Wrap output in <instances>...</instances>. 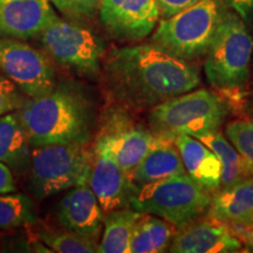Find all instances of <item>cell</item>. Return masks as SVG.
<instances>
[{
	"mask_svg": "<svg viewBox=\"0 0 253 253\" xmlns=\"http://www.w3.org/2000/svg\"><path fill=\"white\" fill-rule=\"evenodd\" d=\"M253 212V177L224 186L211 198L208 216L223 223H240Z\"/></svg>",
	"mask_w": 253,
	"mask_h": 253,
	"instance_id": "ac0fdd59",
	"label": "cell"
},
{
	"mask_svg": "<svg viewBox=\"0 0 253 253\" xmlns=\"http://www.w3.org/2000/svg\"><path fill=\"white\" fill-rule=\"evenodd\" d=\"M65 229L96 239L103 224V212L89 182L82 183L63 196L58 212Z\"/></svg>",
	"mask_w": 253,
	"mask_h": 253,
	"instance_id": "9a60e30c",
	"label": "cell"
},
{
	"mask_svg": "<svg viewBox=\"0 0 253 253\" xmlns=\"http://www.w3.org/2000/svg\"><path fill=\"white\" fill-rule=\"evenodd\" d=\"M211 198L209 191L184 173L140 186L129 208L162 218L179 230L207 212Z\"/></svg>",
	"mask_w": 253,
	"mask_h": 253,
	"instance_id": "277c9868",
	"label": "cell"
},
{
	"mask_svg": "<svg viewBox=\"0 0 253 253\" xmlns=\"http://www.w3.org/2000/svg\"><path fill=\"white\" fill-rule=\"evenodd\" d=\"M226 1L246 23L253 20V0H226Z\"/></svg>",
	"mask_w": 253,
	"mask_h": 253,
	"instance_id": "f546056e",
	"label": "cell"
},
{
	"mask_svg": "<svg viewBox=\"0 0 253 253\" xmlns=\"http://www.w3.org/2000/svg\"><path fill=\"white\" fill-rule=\"evenodd\" d=\"M243 248L226 223L209 217L179 229L169 246L173 253H232Z\"/></svg>",
	"mask_w": 253,
	"mask_h": 253,
	"instance_id": "7c38bea8",
	"label": "cell"
},
{
	"mask_svg": "<svg viewBox=\"0 0 253 253\" xmlns=\"http://www.w3.org/2000/svg\"><path fill=\"white\" fill-rule=\"evenodd\" d=\"M89 185L104 212L130 207L138 186L112 157L94 150Z\"/></svg>",
	"mask_w": 253,
	"mask_h": 253,
	"instance_id": "8fae6325",
	"label": "cell"
},
{
	"mask_svg": "<svg viewBox=\"0 0 253 253\" xmlns=\"http://www.w3.org/2000/svg\"><path fill=\"white\" fill-rule=\"evenodd\" d=\"M253 52V38L244 20L235 13H223L207 53L208 81L219 89H236L246 84Z\"/></svg>",
	"mask_w": 253,
	"mask_h": 253,
	"instance_id": "5b68a950",
	"label": "cell"
},
{
	"mask_svg": "<svg viewBox=\"0 0 253 253\" xmlns=\"http://www.w3.org/2000/svg\"><path fill=\"white\" fill-rule=\"evenodd\" d=\"M23 102L18 87L8 78L0 75V116L18 110Z\"/></svg>",
	"mask_w": 253,
	"mask_h": 253,
	"instance_id": "4316f807",
	"label": "cell"
},
{
	"mask_svg": "<svg viewBox=\"0 0 253 253\" xmlns=\"http://www.w3.org/2000/svg\"><path fill=\"white\" fill-rule=\"evenodd\" d=\"M240 224H244L248 226H253V212H251L249 216H246L244 219L240 221Z\"/></svg>",
	"mask_w": 253,
	"mask_h": 253,
	"instance_id": "1f68e13d",
	"label": "cell"
},
{
	"mask_svg": "<svg viewBox=\"0 0 253 253\" xmlns=\"http://www.w3.org/2000/svg\"><path fill=\"white\" fill-rule=\"evenodd\" d=\"M53 5L71 19L89 18L99 9L101 0H50Z\"/></svg>",
	"mask_w": 253,
	"mask_h": 253,
	"instance_id": "484cf974",
	"label": "cell"
},
{
	"mask_svg": "<svg viewBox=\"0 0 253 253\" xmlns=\"http://www.w3.org/2000/svg\"><path fill=\"white\" fill-rule=\"evenodd\" d=\"M0 69L28 97L55 87L54 71L46 56L21 41L0 37Z\"/></svg>",
	"mask_w": 253,
	"mask_h": 253,
	"instance_id": "9c48e42d",
	"label": "cell"
},
{
	"mask_svg": "<svg viewBox=\"0 0 253 253\" xmlns=\"http://www.w3.org/2000/svg\"><path fill=\"white\" fill-rule=\"evenodd\" d=\"M30 142L15 112L0 116V162L20 171L31 162Z\"/></svg>",
	"mask_w": 253,
	"mask_h": 253,
	"instance_id": "d6986e66",
	"label": "cell"
},
{
	"mask_svg": "<svg viewBox=\"0 0 253 253\" xmlns=\"http://www.w3.org/2000/svg\"><path fill=\"white\" fill-rule=\"evenodd\" d=\"M15 114L32 147L87 143L89 140L90 107L77 90L54 87L24 100Z\"/></svg>",
	"mask_w": 253,
	"mask_h": 253,
	"instance_id": "7a4b0ae2",
	"label": "cell"
},
{
	"mask_svg": "<svg viewBox=\"0 0 253 253\" xmlns=\"http://www.w3.org/2000/svg\"><path fill=\"white\" fill-rule=\"evenodd\" d=\"M99 15L115 39L137 41L155 30L161 12L156 0H101Z\"/></svg>",
	"mask_w": 253,
	"mask_h": 253,
	"instance_id": "30bf717a",
	"label": "cell"
},
{
	"mask_svg": "<svg viewBox=\"0 0 253 253\" xmlns=\"http://www.w3.org/2000/svg\"><path fill=\"white\" fill-rule=\"evenodd\" d=\"M196 138L216 154L221 164V185L227 186L252 177L238 151L224 137L219 129L197 135Z\"/></svg>",
	"mask_w": 253,
	"mask_h": 253,
	"instance_id": "7402d4cb",
	"label": "cell"
},
{
	"mask_svg": "<svg viewBox=\"0 0 253 253\" xmlns=\"http://www.w3.org/2000/svg\"><path fill=\"white\" fill-rule=\"evenodd\" d=\"M40 240L59 253H94L99 250V244L93 237L81 235L74 231L43 230L40 233Z\"/></svg>",
	"mask_w": 253,
	"mask_h": 253,
	"instance_id": "cb8c5ba5",
	"label": "cell"
},
{
	"mask_svg": "<svg viewBox=\"0 0 253 253\" xmlns=\"http://www.w3.org/2000/svg\"><path fill=\"white\" fill-rule=\"evenodd\" d=\"M47 53L63 66L84 74H96L103 46L88 28L55 15L40 33Z\"/></svg>",
	"mask_w": 253,
	"mask_h": 253,
	"instance_id": "ba28073f",
	"label": "cell"
},
{
	"mask_svg": "<svg viewBox=\"0 0 253 253\" xmlns=\"http://www.w3.org/2000/svg\"><path fill=\"white\" fill-rule=\"evenodd\" d=\"M176 227L162 218L142 213L130 240V253H160L169 250Z\"/></svg>",
	"mask_w": 253,
	"mask_h": 253,
	"instance_id": "ffe728a7",
	"label": "cell"
},
{
	"mask_svg": "<svg viewBox=\"0 0 253 253\" xmlns=\"http://www.w3.org/2000/svg\"><path fill=\"white\" fill-rule=\"evenodd\" d=\"M227 140L236 148L253 177V121L235 120L226 125Z\"/></svg>",
	"mask_w": 253,
	"mask_h": 253,
	"instance_id": "d4e9b609",
	"label": "cell"
},
{
	"mask_svg": "<svg viewBox=\"0 0 253 253\" xmlns=\"http://www.w3.org/2000/svg\"><path fill=\"white\" fill-rule=\"evenodd\" d=\"M227 114L225 101L213 91H188L153 107L149 115L150 130L158 137L169 140L178 135L196 137L220 129Z\"/></svg>",
	"mask_w": 253,
	"mask_h": 253,
	"instance_id": "3957f363",
	"label": "cell"
},
{
	"mask_svg": "<svg viewBox=\"0 0 253 253\" xmlns=\"http://www.w3.org/2000/svg\"><path fill=\"white\" fill-rule=\"evenodd\" d=\"M141 216V212L128 208L107 212L103 218L104 231L97 252L130 253L132 231Z\"/></svg>",
	"mask_w": 253,
	"mask_h": 253,
	"instance_id": "44dd1931",
	"label": "cell"
},
{
	"mask_svg": "<svg viewBox=\"0 0 253 253\" xmlns=\"http://www.w3.org/2000/svg\"><path fill=\"white\" fill-rule=\"evenodd\" d=\"M217 0H199L171 17L155 31L153 43L186 61L207 54L221 19Z\"/></svg>",
	"mask_w": 253,
	"mask_h": 253,
	"instance_id": "52a82bcc",
	"label": "cell"
},
{
	"mask_svg": "<svg viewBox=\"0 0 253 253\" xmlns=\"http://www.w3.org/2000/svg\"><path fill=\"white\" fill-rule=\"evenodd\" d=\"M178 148L186 173L209 192L221 185V164L210 148L190 135H178L173 138Z\"/></svg>",
	"mask_w": 253,
	"mask_h": 253,
	"instance_id": "2e32d148",
	"label": "cell"
},
{
	"mask_svg": "<svg viewBox=\"0 0 253 253\" xmlns=\"http://www.w3.org/2000/svg\"><path fill=\"white\" fill-rule=\"evenodd\" d=\"M163 140L151 130L123 126L100 136L95 150L107 154L123 170L130 172Z\"/></svg>",
	"mask_w": 253,
	"mask_h": 253,
	"instance_id": "5bb4252c",
	"label": "cell"
},
{
	"mask_svg": "<svg viewBox=\"0 0 253 253\" xmlns=\"http://www.w3.org/2000/svg\"><path fill=\"white\" fill-rule=\"evenodd\" d=\"M0 37H1V34H0Z\"/></svg>",
	"mask_w": 253,
	"mask_h": 253,
	"instance_id": "d6a6232c",
	"label": "cell"
},
{
	"mask_svg": "<svg viewBox=\"0 0 253 253\" xmlns=\"http://www.w3.org/2000/svg\"><path fill=\"white\" fill-rule=\"evenodd\" d=\"M231 232L244 244L246 251L253 252V226H248L240 223H226Z\"/></svg>",
	"mask_w": 253,
	"mask_h": 253,
	"instance_id": "f1b7e54d",
	"label": "cell"
},
{
	"mask_svg": "<svg viewBox=\"0 0 253 253\" xmlns=\"http://www.w3.org/2000/svg\"><path fill=\"white\" fill-rule=\"evenodd\" d=\"M156 1L160 7L161 17L166 19L196 4L199 0H156Z\"/></svg>",
	"mask_w": 253,
	"mask_h": 253,
	"instance_id": "83f0119b",
	"label": "cell"
},
{
	"mask_svg": "<svg viewBox=\"0 0 253 253\" xmlns=\"http://www.w3.org/2000/svg\"><path fill=\"white\" fill-rule=\"evenodd\" d=\"M104 72L115 99L138 109L153 108L201 84L196 66L155 43L113 48Z\"/></svg>",
	"mask_w": 253,
	"mask_h": 253,
	"instance_id": "6da1fadb",
	"label": "cell"
},
{
	"mask_svg": "<svg viewBox=\"0 0 253 253\" xmlns=\"http://www.w3.org/2000/svg\"><path fill=\"white\" fill-rule=\"evenodd\" d=\"M91 162L86 143L34 147L30 162L32 194L43 199L89 182Z\"/></svg>",
	"mask_w": 253,
	"mask_h": 253,
	"instance_id": "8992f818",
	"label": "cell"
},
{
	"mask_svg": "<svg viewBox=\"0 0 253 253\" xmlns=\"http://www.w3.org/2000/svg\"><path fill=\"white\" fill-rule=\"evenodd\" d=\"M252 110H253V107H252Z\"/></svg>",
	"mask_w": 253,
	"mask_h": 253,
	"instance_id": "836d02e7",
	"label": "cell"
},
{
	"mask_svg": "<svg viewBox=\"0 0 253 253\" xmlns=\"http://www.w3.org/2000/svg\"><path fill=\"white\" fill-rule=\"evenodd\" d=\"M15 183L11 168L0 162V194H9L15 191Z\"/></svg>",
	"mask_w": 253,
	"mask_h": 253,
	"instance_id": "4dcf8cb0",
	"label": "cell"
},
{
	"mask_svg": "<svg viewBox=\"0 0 253 253\" xmlns=\"http://www.w3.org/2000/svg\"><path fill=\"white\" fill-rule=\"evenodd\" d=\"M38 217L31 199L23 194H0V230L34 224Z\"/></svg>",
	"mask_w": 253,
	"mask_h": 253,
	"instance_id": "603a6c76",
	"label": "cell"
},
{
	"mask_svg": "<svg viewBox=\"0 0 253 253\" xmlns=\"http://www.w3.org/2000/svg\"><path fill=\"white\" fill-rule=\"evenodd\" d=\"M136 184H149L162 179L186 173L178 148L172 140L164 138L131 170Z\"/></svg>",
	"mask_w": 253,
	"mask_h": 253,
	"instance_id": "e0dca14e",
	"label": "cell"
},
{
	"mask_svg": "<svg viewBox=\"0 0 253 253\" xmlns=\"http://www.w3.org/2000/svg\"><path fill=\"white\" fill-rule=\"evenodd\" d=\"M50 0H0V34L30 39L48 26L55 17Z\"/></svg>",
	"mask_w": 253,
	"mask_h": 253,
	"instance_id": "4fadbf2b",
	"label": "cell"
}]
</instances>
